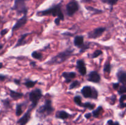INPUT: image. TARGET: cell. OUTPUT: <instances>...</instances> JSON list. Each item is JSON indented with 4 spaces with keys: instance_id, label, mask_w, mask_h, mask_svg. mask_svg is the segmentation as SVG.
Returning <instances> with one entry per match:
<instances>
[{
    "instance_id": "f1b7e54d",
    "label": "cell",
    "mask_w": 126,
    "mask_h": 125,
    "mask_svg": "<svg viewBox=\"0 0 126 125\" xmlns=\"http://www.w3.org/2000/svg\"><path fill=\"white\" fill-rule=\"evenodd\" d=\"M126 92V85H123L121 86V87H119V89L118 90V94H125Z\"/></svg>"
},
{
    "instance_id": "7c38bea8",
    "label": "cell",
    "mask_w": 126,
    "mask_h": 125,
    "mask_svg": "<svg viewBox=\"0 0 126 125\" xmlns=\"http://www.w3.org/2000/svg\"><path fill=\"white\" fill-rule=\"evenodd\" d=\"M81 93L85 98H91L92 94V87L89 86H84L81 89Z\"/></svg>"
},
{
    "instance_id": "484cf974",
    "label": "cell",
    "mask_w": 126,
    "mask_h": 125,
    "mask_svg": "<svg viewBox=\"0 0 126 125\" xmlns=\"http://www.w3.org/2000/svg\"><path fill=\"white\" fill-rule=\"evenodd\" d=\"M103 71L105 72H107V73H110L111 72V64L109 62H106L104 65V67H103Z\"/></svg>"
},
{
    "instance_id": "e0dca14e",
    "label": "cell",
    "mask_w": 126,
    "mask_h": 125,
    "mask_svg": "<svg viewBox=\"0 0 126 125\" xmlns=\"http://www.w3.org/2000/svg\"><path fill=\"white\" fill-rule=\"evenodd\" d=\"M70 116V114L68 113L67 112H66L64 111V110H59V111H58L56 113V115H55L56 118L62 119V120H65V119L68 118Z\"/></svg>"
},
{
    "instance_id": "5b68a950",
    "label": "cell",
    "mask_w": 126,
    "mask_h": 125,
    "mask_svg": "<svg viewBox=\"0 0 126 125\" xmlns=\"http://www.w3.org/2000/svg\"><path fill=\"white\" fill-rule=\"evenodd\" d=\"M42 96H43L42 91L39 88H36V89L32 91L29 93V99L32 102L31 106L33 107V108L35 107Z\"/></svg>"
},
{
    "instance_id": "f546056e",
    "label": "cell",
    "mask_w": 126,
    "mask_h": 125,
    "mask_svg": "<svg viewBox=\"0 0 126 125\" xmlns=\"http://www.w3.org/2000/svg\"><path fill=\"white\" fill-rule=\"evenodd\" d=\"M74 101L79 106H81V104H82V102H81V97L79 96H76L74 98Z\"/></svg>"
},
{
    "instance_id": "7dc6e473",
    "label": "cell",
    "mask_w": 126,
    "mask_h": 125,
    "mask_svg": "<svg viewBox=\"0 0 126 125\" xmlns=\"http://www.w3.org/2000/svg\"><path fill=\"white\" fill-rule=\"evenodd\" d=\"M0 20H1V17H0Z\"/></svg>"
},
{
    "instance_id": "603a6c76",
    "label": "cell",
    "mask_w": 126,
    "mask_h": 125,
    "mask_svg": "<svg viewBox=\"0 0 126 125\" xmlns=\"http://www.w3.org/2000/svg\"><path fill=\"white\" fill-rule=\"evenodd\" d=\"M81 107H83L86 108V109H88L89 110H93L95 107V105L93 104H91L90 102H86L84 103V104H81Z\"/></svg>"
},
{
    "instance_id": "8d00e7d4",
    "label": "cell",
    "mask_w": 126,
    "mask_h": 125,
    "mask_svg": "<svg viewBox=\"0 0 126 125\" xmlns=\"http://www.w3.org/2000/svg\"><path fill=\"white\" fill-rule=\"evenodd\" d=\"M113 87L114 89H117L119 87V83H113Z\"/></svg>"
},
{
    "instance_id": "4dcf8cb0",
    "label": "cell",
    "mask_w": 126,
    "mask_h": 125,
    "mask_svg": "<svg viewBox=\"0 0 126 125\" xmlns=\"http://www.w3.org/2000/svg\"><path fill=\"white\" fill-rule=\"evenodd\" d=\"M2 104H3V105L4 107L6 108H9L11 107V102H10V100H9L8 99H4V100H2Z\"/></svg>"
},
{
    "instance_id": "d4e9b609",
    "label": "cell",
    "mask_w": 126,
    "mask_h": 125,
    "mask_svg": "<svg viewBox=\"0 0 126 125\" xmlns=\"http://www.w3.org/2000/svg\"><path fill=\"white\" fill-rule=\"evenodd\" d=\"M32 56L34 59H36V60H41L43 57V54L41 53L38 52V51H33L32 53Z\"/></svg>"
},
{
    "instance_id": "4316f807",
    "label": "cell",
    "mask_w": 126,
    "mask_h": 125,
    "mask_svg": "<svg viewBox=\"0 0 126 125\" xmlns=\"http://www.w3.org/2000/svg\"><path fill=\"white\" fill-rule=\"evenodd\" d=\"M80 85V82L79 81H74V82H71V83L70 84V87H69V89H72L74 88H76V87H79Z\"/></svg>"
},
{
    "instance_id": "2e32d148",
    "label": "cell",
    "mask_w": 126,
    "mask_h": 125,
    "mask_svg": "<svg viewBox=\"0 0 126 125\" xmlns=\"http://www.w3.org/2000/svg\"><path fill=\"white\" fill-rule=\"evenodd\" d=\"M84 44V37L82 36H76L74 38V45L76 47H81Z\"/></svg>"
},
{
    "instance_id": "b9f144b4",
    "label": "cell",
    "mask_w": 126,
    "mask_h": 125,
    "mask_svg": "<svg viewBox=\"0 0 126 125\" xmlns=\"http://www.w3.org/2000/svg\"><path fill=\"white\" fill-rule=\"evenodd\" d=\"M92 0H81V2L82 3H88V2H91Z\"/></svg>"
},
{
    "instance_id": "44dd1931",
    "label": "cell",
    "mask_w": 126,
    "mask_h": 125,
    "mask_svg": "<svg viewBox=\"0 0 126 125\" xmlns=\"http://www.w3.org/2000/svg\"><path fill=\"white\" fill-rule=\"evenodd\" d=\"M118 1H119V0H101V1H102L103 3L107 4L110 5V6H111V7H113V6L116 4L118 3Z\"/></svg>"
},
{
    "instance_id": "ab89813d",
    "label": "cell",
    "mask_w": 126,
    "mask_h": 125,
    "mask_svg": "<svg viewBox=\"0 0 126 125\" xmlns=\"http://www.w3.org/2000/svg\"><path fill=\"white\" fill-rule=\"evenodd\" d=\"M6 78V76L0 74V80H1V81H4Z\"/></svg>"
},
{
    "instance_id": "277c9868",
    "label": "cell",
    "mask_w": 126,
    "mask_h": 125,
    "mask_svg": "<svg viewBox=\"0 0 126 125\" xmlns=\"http://www.w3.org/2000/svg\"><path fill=\"white\" fill-rule=\"evenodd\" d=\"M27 1V0H15L12 9L16 11L18 14H21V13H23V15L27 14L28 8L26 5Z\"/></svg>"
},
{
    "instance_id": "7402d4cb",
    "label": "cell",
    "mask_w": 126,
    "mask_h": 125,
    "mask_svg": "<svg viewBox=\"0 0 126 125\" xmlns=\"http://www.w3.org/2000/svg\"><path fill=\"white\" fill-rule=\"evenodd\" d=\"M23 110H22V104H18L16 106V113L17 116H19L22 115Z\"/></svg>"
},
{
    "instance_id": "d590c367",
    "label": "cell",
    "mask_w": 126,
    "mask_h": 125,
    "mask_svg": "<svg viewBox=\"0 0 126 125\" xmlns=\"http://www.w3.org/2000/svg\"><path fill=\"white\" fill-rule=\"evenodd\" d=\"M9 31V29H7V28H6V29H2V31H1V35L2 36H4V35H6V34H7V32Z\"/></svg>"
},
{
    "instance_id": "74e56055",
    "label": "cell",
    "mask_w": 126,
    "mask_h": 125,
    "mask_svg": "<svg viewBox=\"0 0 126 125\" xmlns=\"http://www.w3.org/2000/svg\"><path fill=\"white\" fill-rule=\"evenodd\" d=\"M60 18H58V17L57 18H55V20H54V22H55L56 25H60Z\"/></svg>"
},
{
    "instance_id": "bcb514c9",
    "label": "cell",
    "mask_w": 126,
    "mask_h": 125,
    "mask_svg": "<svg viewBox=\"0 0 126 125\" xmlns=\"http://www.w3.org/2000/svg\"><path fill=\"white\" fill-rule=\"evenodd\" d=\"M2 48H3V45H1H1H0V50H1V49H2Z\"/></svg>"
},
{
    "instance_id": "ee69618b",
    "label": "cell",
    "mask_w": 126,
    "mask_h": 125,
    "mask_svg": "<svg viewBox=\"0 0 126 125\" xmlns=\"http://www.w3.org/2000/svg\"><path fill=\"white\" fill-rule=\"evenodd\" d=\"M30 66L33 67H36V62H34V61H32V62H30Z\"/></svg>"
},
{
    "instance_id": "cb8c5ba5",
    "label": "cell",
    "mask_w": 126,
    "mask_h": 125,
    "mask_svg": "<svg viewBox=\"0 0 126 125\" xmlns=\"http://www.w3.org/2000/svg\"><path fill=\"white\" fill-rule=\"evenodd\" d=\"M102 109H103L102 106H99L97 109H96V110H94L93 112H92V115L95 118L98 117V116L100 115V114Z\"/></svg>"
},
{
    "instance_id": "c3c4849f",
    "label": "cell",
    "mask_w": 126,
    "mask_h": 125,
    "mask_svg": "<svg viewBox=\"0 0 126 125\" xmlns=\"http://www.w3.org/2000/svg\"><path fill=\"white\" fill-rule=\"evenodd\" d=\"M28 1H30V0H28Z\"/></svg>"
},
{
    "instance_id": "52a82bcc",
    "label": "cell",
    "mask_w": 126,
    "mask_h": 125,
    "mask_svg": "<svg viewBox=\"0 0 126 125\" xmlns=\"http://www.w3.org/2000/svg\"><path fill=\"white\" fill-rule=\"evenodd\" d=\"M106 31V28L104 27H99V28H95L91 31L89 32L87 34V36L90 39H97L99 38Z\"/></svg>"
},
{
    "instance_id": "30bf717a",
    "label": "cell",
    "mask_w": 126,
    "mask_h": 125,
    "mask_svg": "<svg viewBox=\"0 0 126 125\" xmlns=\"http://www.w3.org/2000/svg\"><path fill=\"white\" fill-rule=\"evenodd\" d=\"M76 68L78 69L80 74L82 75H85L87 73L86 64L83 60H78L76 61Z\"/></svg>"
},
{
    "instance_id": "8992f818",
    "label": "cell",
    "mask_w": 126,
    "mask_h": 125,
    "mask_svg": "<svg viewBox=\"0 0 126 125\" xmlns=\"http://www.w3.org/2000/svg\"><path fill=\"white\" fill-rule=\"evenodd\" d=\"M79 9V5L76 0H71L66 6V14L69 17H72Z\"/></svg>"
},
{
    "instance_id": "4fadbf2b",
    "label": "cell",
    "mask_w": 126,
    "mask_h": 125,
    "mask_svg": "<svg viewBox=\"0 0 126 125\" xmlns=\"http://www.w3.org/2000/svg\"><path fill=\"white\" fill-rule=\"evenodd\" d=\"M76 74L74 72H64L62 74V77L65 79L66 83H70L71 82V80L76 77Z\"/></svg>"
},
{
    "instance_id": "8fae6325",
    "label": "cell",
    "mask_w": 126,
    "mask_h": 125,
    "mask_svg": "<svg viewBox=\"0 0 126 125\" xmlns=\"http://www.w3.org/2000/svg\"><path fill=\"white\" fill-rule=\"evenodd\" d=\"M87 80L93 83H98L100 82V75L97 71H91L89 74Z\"/></svg>"
},
{
    "instance_id": "6da1fadb",
    "label": "cell",
    "mask_w": 126,
    "mask_h": 125,
    "mask_svg": "<svg viewBox=\"0 0 126 125\" xmlns=\"http://www.w3.org/2000/svg\"><path fill=\"white\" fill-rule=\"evenodd\" d=\"M37 15L38 16H46L52 15L53 17H57L60 18V20H64V15L62 11V2L47 9L44 11H39L37 12Z\"/></svg>"
},
{
    "instance_id": "ffe728a7",
    "label": "cell",
    "mask_w": 126,
    "mask_h": 125,
    "mask_svg": "<svg viewBox=\"0 0 126 125\" xmlns=\"http://www.w3.org/2000/svg\"><path fill=\"white\" fill-rule=\"evenodd\" d=\"M37 81H32V80H28L26 81L24 83V85L28 88H33V87H34L36 84L37 83Z\"/></svg>"
},
{
    "instance_id": "9a60e30c",
    "label": "cell",
    "mask_w": 126,
    "mask_h": 125,
    "mask_svg": "<svg viewBox=\"0 0 126 125\" xmlns=\"http://www.w3.org/2000/svg\"><path fill=\"white\" fill-rule=\"evenodd\" d=\"M30 33H25V34H23V35L21 36L20 38H19L17 42V44L16 45L14 46V48H17L18 47L22 46V45H25L26 44V41H25V39L27 38V36H28Z\"/></svg>"
},
{
    "instance_id": "9c48e42d",
    "label": "cell",
    "mask_w": 126,
    "mask_h": 125,
    "mask_svg": "<svg viewBox=\"0 0 126 125\" xmlns=\"http://www.w3.org/2000/svg\"><path fill=\"white\" fill-rule=\"evenodd\" d=\"M27 21H28V17H27V14H24L16 22V23H15L14 25L13 26L12 28V32H14L15 31L17 30L19 28H20L21 27H22L23 26H24L27 23Z\"/></svg>"
},
{
    "instance_id": "ba28073f",
    "label": "cell",
    "mask_w": 126,
    "mask_h": 125,
    "mask_svg": "<svg viewBox=\"0 0 126 125\" xmlns=\"http://www.w3.org/2000/svg\"><path fill=\"white\" fill-rule=\"evenodd\" d=\"M34 109L33 107L30 106L28 109L27 110V111L23 115L22 117H21L19 120L17 121V123L18 125H26L27 123L29 121V120H30L31 118V113H32V110Z\"/></svg>"
},
{
    "instance_id": "7bdbcfd3",
    "label": "cell",
    "mask_w": 126,
    "mask_h": 125,
    "mask_svg": "<svg viewBox=\"0 0 126 125\" xmlns=\"http://www.w3.org/2000/svg\"><path fill=\"white\" fill-rule=\"evenodd\" d=\"M14 83H16V84L18 85H19L20 84V81L19 80L14 79Z\"/></svg>"
},
{
    "instance_id": "3957f363",
    "label": "cell",
    "mask_w": 126,
    "mask_h": 125,
    "mask_svg": "<svg viewBox=\"0 0 126 125\" xmlns=\"http://www.w3.org/2000/svg\"><path fill=\"white\" fill-rule=\"evenodd\" d=\"M54 108L52 105V101L47 99L43 105H41L36 110V116L39 118H44L46 116L51 115L54 112Z\"/></svg>"
},
{
    "instance_id": "1f68e13d",
    "label": "cell",
    "mask_w": 126,
    "mask_h": 125,
    "mask_svg": "<svg viewBox=\"0 0 126 125\" xmlns=\"http://www.w3.org/2000/svg\"><path fill=\"white\" fill-rule=\"evenodd\" d=\"M92 99H96L98 98V91L97 89L95 88L92 87Z\"/></svg>"
},
{
    "instance_id": "e575fe53",
    "label": "cell",
    "mask_w": 126,
    "mask_h": 125,
    "mask_svg": "<svg viewBox=\"0 0 126 125\" xmlns=\"http://www.w3.org/2000/svg\"><path fill=\"white\" fill-rule=\"evenodd\" d=\"M126 99V95L125 94H122L121 96L120 99H119V102L121 103H123L124 102V100Z\"/></svg>"
},
{
    "instance_id": "d6986e66",
    "label": "cell",
    "mask_w": 126,
    "mask_h": 125,
    "mask_svg": "<svg viewBox=\"0 0 126 125\" xmlns=\"http://www.w3.org/2000/svg\"><path fill=\"white\" fill-rule=\"evenodd\" d=\"M86 9L87 11L93 12L94 14H100V13H102L103 12V11L102 10L95 9L93 7H91V6H87V7H86Z\"/></svg>"
},
{
    "instance_id": "83f0119b",
    "label": "cell",
    "mask_w": 126,
    "mask_h": 125,
    "mask_svg": "<svg viewBox=\"0 0 126 125\" xmlns=\"http://www.w3.org/2000/svg\"><path fill=\"white\" fill-rule=\"evenodd\" d=\"M102 53H103V52H102V50H97L93 53V54H92V56H91V58H97L98 56H99L100 55H102Z\"/></svg>"
},
{
    "instance_id": "ac0fdd59",
    "label": "cell",
    "mask_w": 126,
    "mask_h": 125,
    "mask_svg": "<svg viewBox=\"0 0 126 125\" xmlns=\"http://www.w3.org/2000/svg\"><path fill=\"white\" fill-rule=\"evenodd\" d=\"M23 93H19V92L15 91L13 90H10V96L14 100L21 99L23 97Z\"/></svg>"
},
{
    "instance_id": "d6a6232c",
    "label": "cell",
    "mask_w": 126,
    "mask_h": 125,
    "mask_svg": "<svg viewBox=\"0 0 126 125\" xmlns=\"http://www.w3.org/2000/svg\"><path fill=\"white\" fill-rule=\"evenodd\" d=\"M89 43L87 44H84L81 47V50H80V53L84 52V51H86L87 49H89Z\"/></svg>"
},
{
    "instance_id": "f35d334b",
    "label": "cell",
    "mask_w": 126,
    "mask_h": 125,
    "mask_svg": "<svg viewBox=\"0 0 126 125\" xmlns=\"http://www.w3.org/2000/svg\"><path fill=\"white\" fill-rule=\"evenodd\" d=\"M84 116H85V118H86L89 119L91 117V116H92V113H87L85 114Z\"/></svg>"
},
{
    "instance_id": "5bb4252c",
    "label": "cell",
    "mask_w": 126,
    "mask_h": 125,
    "mask_svg": "<svg viewBox=\"0 0 126 125\" xmlns=\"http://www.w3.org/2000/svg\"><path fill=\"white\" fill-rule=\"evenodd\" d=\"M117 77L119 82L122 83L124 85H126V73L123 70H120L118 71V74H117Z\"/></svg>"
},
{
    "instance_id": "7a4b0ae2",
    "label": "cell",
    "mask_w": 126,
    "mask_h": 125,
    "mask_svg": "<svg viewBox=\"0 0 126 125\" xmlns=\"http://www.w3.org/2000/svg\"><path fill=\"white\" fill-rule=\"evenodd\" d=\"M73 50H66L60 52L57 55L52 58L49 61L47 62V64L49 65L59 64L66 61L68 59L71 57L73 53Z\"/></svg>"
},
{
    "instance_id": "836d02e7",
    "label": "cell",
    "mask_w": 126,
    "mask_h": 125,
    "mask_svg": "<svg viewBox=\"0 0 126 125\" xmlns=\"http://www.w3.org/2000/svg\"><path fill=\"white\" fill-rule=\"evenodd\" d=\"M107 124H108V125H119V122H118V121L114 122V121L111 120H108V122H107Z\"/></svg>"
},
{
    "instance_id": "f6af8a7d",
    "label": "cell",
    "mask_w": 126,
    "mask_h": 125,
    "mask_svg": "<svg viewBox=\"0 0 126 125\" xmlns=\"http://www.w3.org/2000/svg\"><path fill=\"white\" fill-rule=\"evenodd\" d=\"M2 66H3V64H2V62H0V69L2 68Z\"/></svg>"
},
{
    "instance_id": "60d3db41",
    "label": "cell",
    "mask_w": 126,
    "mask_h": 125,
    "mask_svg": "<svg viewBox=\"0 0 126 125\" xmlns=\"http://www.w3.org/2000/svg\"><path fill=\"white\" fill-rule=\"evenodd\" d=\"M126 107V104L125 102H123V103H121L120 104V107L121 109H124Z\"/></svg>"
}]
</instances>
